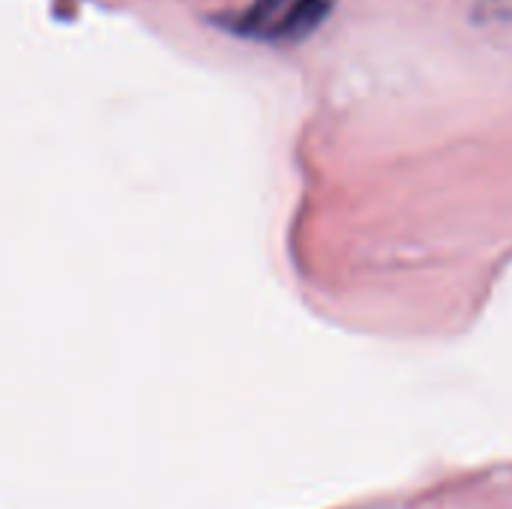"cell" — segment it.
<instances>
[{
	"instance_id": "6da1fadb",
	"label": "cell",
	"mask_w": 512,
	"mask_h": 509,
	"mask_svg": "<svg viewBox=\"0 0 512 509\" xmlns=\"http://www.w3.org/2000/svg\"><path fill=\"white\" fill-rule=\"evenodd\" d=\"M336 0H255L231 18V30L258 42H300L321 27Z\"/></svg>"
}]
</instances>
